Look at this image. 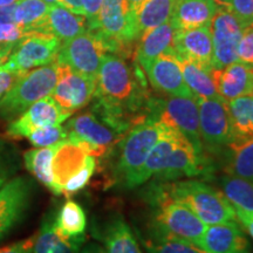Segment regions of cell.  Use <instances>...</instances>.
<instances>
[{
	"label": "cell",
	"mask_w": 253,
	"mask_h": 253,
	"mask_svg": "<svg viewBox=\"0 0 253 253\" xmlns=\"http://www.w3.org/2000/svg\"><path fill=\"white\" fill-rule=\"evenodd\" d=\"M149 99L143 73L125 56L106 53L97 73L91 108L134 126L148 118Z\"/></svg>",
	"instance_id": "obj_1"
},
{
	"label": "cell",
	"mask_w": 253,
	"mask_h": 253,
	"mask_svg": "<svg viewBox=\"0 0 253 253\" xmlns=\"http://www.w3.org/2000/svg\"><path fill=\"white\" fill-rule=\"evenodd\" d=\"M162 188L170 197L181 202L205 225L238 223L232 204L221 191L197 179L164 183Z\"/></svg>",
	"instance_id": "obj_2"
},
{
	"label": "cell",
	"mask_w": 253,
	"mask_h": 253,
	"mask_svg": "<svg viewBox=\"0 0 253 253\" xmlns=\"http://www.w3.org/2000/svg\"><path fill=\"white\" fill-rule=\"evenodd\" d=\"M153 235L178 239L195 245L207 225L188 207L164 191L162 185L154 189Z\"/></svg>",
	"instance_id": "obj_3"
},
{
	"label": "cell",
	"mask_w": 253,
	"mask_h": 253,
	"mask_svg": "<svg viewBox=\"0 0 253 253\" xmlns=\"http://www.w3.org/2000/svg\"><path fill=\"white\" fill-rule=\"evenodd\" d=\"M59 79V65L48 63L24 73L0 97V118L13 121L33 103L52 95Z\"/></svg>",
	"instance_id": "obj_4"
},
{
	"label": "cell",
	"mask_w": 253,
	"mask_h": 253,
	"mask_svg": "<svg viewBox=\"0 0 253 253\" xmlns=\"http://www.w3.org/2000/svg\"><path fill=\"white\" fill-rule=\"evenodd\" d=\"M147 115L181 132L198 156L208 161L199 130L198 104L195 96L167 95L166 97H150Z\"/></svg>",
	"instance_id": "obj_5"
},
{
	"label": "cell",
	"mask_w": 253,
	"mask_h": 253,
	"mask_svg": "<svg viewBox=\"0 0 253 253\" xmlns=\"http://www.w3.org/2000/svg\"><path fill=\"white\" fill-rule=\"evenodd\" d=\"M88 31L101 38L108 53L121 56L128 54L129 46L141 37L128 0H103L96 24Z\"/></svg>",
	"instance_id": "obj_6"
},
{
	"label": "cell",
	"mask_w": 253,
	"mask_h": 253,
	"mask_svg": "<svg viewBox=\"0 0 253 253\" xmlns=\"http://www.w3.org/2000/svg\"><path fill=\"white\" fill-rule=\"evenodd\" d=\"M169 130V126L163 123L147 118L126 132L119 142V155L115 164V175L119 181L126 182L143 166L148 155Z\"/></svg>",
	"instance_id": "obj_7"
},
{
	"label": "cell",
	"mask_w": 253,
	"mask_h": 253,
	"mask_svg": "<svg viewBox=\"0 0 253 253\" xmlns=\"http://www.w3.org/2000/svg\"><path fill=\"white\" fill-rule=\"evenodd\" d=\"M61 41L43 32H26L23 40L0 67L6 71L28 72L54 62Z\"/></svg>",
	"instance_id": "obj_8"
},
{
	"label": "cell",
	"mask_w": 253,
	"mask_h": 253,
	"mask_svg": "<svg viewBox=\"0 0 253 253\" xmlns=\"http://www.w3.org/2000/svg\"><path fill=\"white\" fill-rule=\"evenodd\" d=\"M106 53L108 50L101 38L87 30L80 36L61 43L56 61L80 74L96 79Z\"/></svg>",
	"instance_id": "obj_9"
},
{
	"label": "cell",
	"mask_w": 253,
	"mask_h": 253,
	"mask_svg": "<svg viewBox=\"0 0 253 253\" xmlns=\"http://www.w3.org/2000/svg\"><path fill=\"white\" fill-rule=\"evenodd\" d=\"M199 113V130L205 154H221L232 138L227 102L218 99H196Z\"/></svg>",
	"instance_id": "obj_10"
},
{
	"label": "cell",
	"mask_w": 253,
	"mask_h": 253,
	"mask_svg": "<svg viewBox=\"0 0 253 253\" xmlns=\"http://www.w3.org/2000/svg\"><path fill=\"white\" fill-rule=\"evenodd\" d=\"M34 194V183L27 176L12 177L0 188V240L24 219Z\"/></svg>",
	"instance_id": "obj_11"
},
{
	"label": "cell",
	"mask_w": 253,
	"mask_h": 253,
	"mask_svg": "<svg viewBox=\"0 0 253 253\" xmlns=\"http://www.w3.org/2000/svg\"><path fill=\"white\" fill-rule=\"evenodd\" d=\"M66 128L68 138H77L93 145L102 156L126 134L91 109L72 118L66 123Z\"/></svg>",
	"instance_id": "obj_12"
},
{
	"label": "cell",
	"mask_w": 253,
	"mask_h": 253,
	"mask_svg": "<svg viewBox=\"0 0 253 253\" xmlns=\"http://www.w3.org/2000/svg\"><path fill=\"white\" fill-rule=\"evenodd\" d=\"M213 42V68L238 61V46L244 27L225 7H218L210 25Z\"/></svg>",
	"instance_id": "obj_13"
},
{
	"label": "cell",
	"mask_w": 253,
	"mask_h": 253,
	"mask_svg": "<svg viewBox=\"0 0 253 253\" xmlns=\"http://www.w3.org/2000/svg\"><path fill=\"white\" fill-rule=\"evenodd\" d=\"M58 62V61H56ZM59 79L50 96L69 114L78 112L91 102L96 88V79L73 71L59 63Z\"/></svg>",
	"instance_id": "obj_14"
},
{
	"label": "cell",
	"mask_w": 253,
	"mask_h": 253,
	"mask_svg": "<svg viewBox=\"0 0 253 253\" xmlns=\"http://www.w3.org/2000/svg\"><path fill=\"white\" fill-rule=\"evenodd\" d=\"M72 114L65 112L52 96L37 101L27 110L9 122L7 135L12 138H24L32 131L42 126L61 125L71 118Z\"/></svg>",
	"instance_id": "obj_15"
},
{
	"label": "cell",
	"mask_w": 253,
	"mask_h": 253,
	"mask_svg": "<svg viewBox=\"0 0 253 253\" xmlns=\"http://www.w3.org/2000/svg\"><path fill=\"white\" fill-rule=\"evenodd\" d=\"M141 67L151 86L160 93L176 96H194L186 86L181 66L172 50L144 63Z\"/></svg>",
	"instance_id": "obj_16"
},
{
	"label": "cell",
	"mask_w": 253,
	"mask_h": 253,
	"mask_svg": "<svg viewBox=\"0 0 253 253\" xmlns=\"http://www.w3.org/2000/svg\"><path fill=\"white\" fill-rule=\"evenodd\" d=\"M195 246L208 253H252V246L238 223L208 225Z\"/></svg>",
	"instance_id": "obj_17"
},
{
	"label": "cell",
	"mask_w": 253,
	"mask_h": 253,
	"mask_svg": "<svg viewBox=\"0 0 253 253\" xmlns=\"http://www.w3.org/2000/svg\"><path fill=\"white\" fill-rule=\"evenodd\" d=\"M172 53L191 60L205 69L213 68V42L210 25L189 30H177Z\"/></svg>",
	"instance_id": "obj_18"
},
{
	"label": "cell",
	"mask_w": 253,
	"mask_h": 253,
	"mask_svg": "<svg viewBox=\"0 0 253 253\" xmlns=\"http://www.w3.org/2000/svg\"><path fill=\"white\" fill-rule=\"evenodd\" d=\"M218 95L226 102L253 93V67L236 61L226 67L212 69Z\"/></svg>",
	"instance_id": "obj_19"
},
{
	"label": "cell",
	"mask_w": 253,
	"mask_h": 253,
	"mask_svg": "<svg viewBox=\"0 0 253 253\" xmlns=\"http://www.w3.org/2000/svg\"><path fill=\"white\" fill-rule=\"evenodd\" d=\"M54 36L62 42L80 36L87 31V19L84 15L73 13L59 4L49 5L46 17L33 30Z\"/></svg>",
	"instance_id": "obj_20"
},
{
	"label": "cell",
	"mask_w": 253,
	"mask_h": 253,
	"mask_svg": "<svg viewBox=\"0 0 253 253\" xmlns=\"http://www.w3.org/2000/svg\"><path fill=\"white\" fill-rule=\"evenodd\" d=\"M88 155L80 143L69 138L58 145L52 163L55 195H62L63 185L84 167Z\"/></svg>",
	"instance_id": "obj_21"
},
{
	"label": "cell",
	"mask_w": 253,
	"mask_h": 253,
	"mask_svg": "<svg viewBox=\"0 0 253 253\" xmlns=\"http://www.w3.org/2000/svg\"><path fill=\"white\" fill-rule=\"evenodd\" d=\"M218 7L213 0H175L170 20L177 30L209 26Z\"/></svg>",
	"instance_id": "obj_22"
},
{
	"label": "cell",
	"mask_w": 253,
	"mask_h": 253,
	"mask_svg": "<svg viewBox=\"0 0 253 253\" xmlns=\"http://www.w3.org/2000/svg\"><path fill=\"white\" fill-rule=\"evenodd\" d=\"M179 131L169 126V130L155 144V147L150 151V154L148 155L147 160H145L141 169L126 182V184L125 185L126 188L132 189L136 188V186H140L144 182L149 181L151 177H156L157 178L167 166L170 153H171L173 145L176 143Z\"/></svg>",
	"instance_id": "obj_23"
},
{
	"label": "cell",
	"mask_w": 253,
	"mask_h": 253,
	"mask_svg": "<svg viewBox=\"0 0 253 253\" xmlns=\"http://www.w3.org/2000/svg\"><path fill=\"white\" fill-rule=\"evenodd\" d=\"M176 31L175 25L169 20L142 34L136 47V61L138 65L142 66L160 55L171 52Z\"/></svg>",
	"instance_id": "obj_24"
},
{
	"label": "cell",
	"mask_w": 253,
	"mask_h": 253,
	"mask_svg": "<svg viewBox=\"0 0 253 253\" xmlns=\"http://www.w3.org/2000/svg\"><path fill=\"white\" fill-rule=\"evenodd\" d=\"M223 153L227 175L253 183V137H232Z\"/></svg>",
	"instance_id": "obj_25"
},
{
	"label": "cell",
	"mask_w": 253,
	"mask_h": 253,
	"mask_svg": "<svg viewBox=\"0 0 253 253\" xmlns=\"http://www.w3.org/2000/svg\"><path fill=\"white\" fill-rule=\"evenodd\" d=\"M84 239H66L56 232L54 217L43 219L36 235L33 253H79Z\"/></svg>",
	"instance_id": "obj_26"
},
{
	"label": "cell",
	"mask_w": 253,
	"mask_h": 253,
	"mask_svg": "<svg viewBox=\"0 0 253 253\" xmlns=\"http://www.w3.org/2000/svg\"><path fill=\"white\" fill-rule=\"evenodd\" d=\"M176 56V55H175ZM181 66L183 78L186 86L196 99H218L216 84H214L212 71H209L197 65L191 60L176 56Z\"/></svg>",
	"instance_id": "obj_27"
},
{
	"label": "cell",
	"mask_w": 253,
	"mask_h": 253,
	"mask_svg": "<svg viewBox=\"0 0 253 253\" xmlns=\"http://www.w3.org/2000/svg\"><path fill=\"white\" fill-rule=\"evenodd\" d=\"M104 253H142L137 239L122 217H114L103 232Z\"/></svg>",
	"instance_id": "obj_28"
},
{
	"label": "cell",
	"mask_w": 253,
	"mask_h": 253,
	"mask_svg": "<svg viewBox=\"0 0 253 253\" xmlns=\"http://www.w3.org/2000/svg\"><path fill=\"white\" fill-rule=\"evenodd\" d=\"M54 227L56 232L66 239H84L86 212L80 204L68 199L54 217Z\"/></svg>",
	"instance_id": "obj_29"
},
{
	"label": "cell",
	"mask_w": 253,
	"mask_h": 253,
	"mask_svg": "<svg viewBox=\"0 0 253 253\" xmlns=\"http://www.w3.org/2000/svg\"><path fill=\"white\" fill-rule=\"evenodd\" d=\"M220 185L237 216H253V183L226 175L220 178Z\"/></svg>",
	"instance_id": "obj_30"
},
{
	"label": "cell",
	"mask_w": 253,
	"mask_h": 253,
	"mask_svg": "<svg viewBox=\"0 0 253 253\" xmlns=\"http://www.w3.org/2000/svg\"><path fill=\"white\" fill-rule=\"evenodd\" d=\"M59 144L46 148H34L26 151L24 155V164L27 171L31 172L40 183L47 186L53 194L55 192V185L52 163Z\"/></svg>",
	"instance_id": "obj_31"
},
{
	"label": "cell",
	"mask_w": 253,
	"mask_h": 253,
	"mask_svg": "<svg viewBox=\"0 0 253 253\" xmlns=\"http://www.w3.org/2000/svg\"><path fill=\"white\" fill-rule=\"evenodd\" d=\"M175 0H143L135 11L140 34L160 26L171 18Z\"/></svg>",
	"instance_id": "obj_32"
},
{
	"label": "cell",
	"mask_w": 253,
	"mask_h": 253,
	"mask_svg": "<svg viewBox=\"0 0 253 253\" xmlns=\"http://www.w3.org/2000/svg\"><path fill=\"white\" fill-rule=\"evenodd\" d=\"M232 137H253V95L227 102Z\"/></svg>",
	"instance_id": "obj_33"
},
{
	"label": "cell",
	"mask_w": 253,
	"mask_h": 253,
	"mask_svg": "<svg viewBox=\"0 0 253 253\" xmlns=\"http://www.w3.org/2000/svg\"><path fill=\"white\" fill-rule=\"evenodd\" d=\"M48 9L49 5L43 0H19L15 4L14 23L26 33L43 20Z\"/></svg>",
	"instance_id": "obj_34"
},
{
	"label": "cell",
	"mask_w": 253,
	"mask_h": 253,
	"mask_svg": "<svg viewBox=\"0 0 253 253\" xmlns=\"http://www.w3.org/2000/svg\"><path fill=\"white\" fill-rule=\"evenodd\" d=\"M20 168V151L14 144L0 138V188L17 175Z\"/></svg>",
	"instance_id": "obj_35"
},
{
	"label": "cell",
	"mask_w": 253,
	"mask_h": 253,
	"mask_svg": "<svg viewBox=\"0 0 253 253\" xmlns=\"http://www.w3.org/2000/svg\"><path fill=\"white\" fill-rule=\"evenodd\" d=\"M148 253H201L197 246L178 239L164 238L151 235L149 238L142 239Z\"/></svg>",
	"instance_id": "obj_36"
},
{
	"label": "cell",
	"mask_w": 253,
	"mask_h": 253,
	"mask_svg": "<svg viewBox=\"0 0 253 253\" xmlns=\"http://www.w3.org/2000/svg\"><path fill=\"white\" fill-rule=\"evenodd\" d=\"M31 144L36 148L53 147L68 138V130L66 126L54 125L42 126L33 130L27 136Z\"/></svg>",
	"instance_id": "obj_37"
},
{
	"label": "cell",
	"mask_w": 253,
	"mask_h": 253,
	"mask_svg": "<svg viewBox=\"0 0 253 253\" xmlns=\"http://www.w3.org/2000/svg\"><path fill=\"white\" fill-rule=\"evenodd\" d=\"M25 34V31L17 24L0 23V65L13 53Z\"/></svg>",
	"instance_id": "obj_38"
},
{
	"label": "cell",
	"mask_w": 253,
	"mask_h": 253,
	"mask_svg": "<svg viewBox=\"0 0 253 253\" xmlns=\"http://www.w3.org/2000/svg\"><path fill=\"white\" fill-rule=\"evenodd\" d=\"M96 157L93 156V155H88L84 167L63 185L62 195L69 197V196L81 191L89 183L91 176H93L95 169H96Z\"/></svg>",
	"instance_id": "obj_39"
},
{
	"label": "cell",
	"mask_w": 253,
	"mask_h": 253,
	"mask_svg": "<svg viewBox=\"0 0 253 253\" xmlns=\"http://www.w3.org/2000/svg\"><path fill=\"white\" fill-rule=\"evenodd\" d=\"M227 9L238 19L243 27L253 23V0H229Z\"/></svg>",
	"instance_id": "obj_40"
},
{
	"label": "cell",
	"mask_w": 253,
	"mask_h": 253,
	"mask_svg": "<svg viewBox=\"0 0 253 253\" xmlns=\"http://www.w3.org/2000/svg\"><path fill=\"white\" fill-rule=\"evenodd\" d=\"M238 61L253 67V23L243 30L238 46Z\"/></svg>",
	"instance_id": "obj_41"
},
{
	"label": "cell",
	"mask_w": 253,
	"mask_h": 253,
	"mask_svg": "<svg viewBox=\"0 0 253 253\" xmlns=\"http://www.w3.org/2000/svg\"><path fill=\"white\" fill-rule=\"evenodd\" d=\"M84 6V17L87 19V30H90L96 24L103 0H81Z\"/></svg>",
	"instance_id": "obj_42"
},
{
	"label": "cell",
	"mask_w": 253,
	"mask_h": 253,
	"mask_svg": "<svg viewBox=\"0 0 253 253\" xmlns=\"http://www.w3.org/2000/svg\"><path fill=\"white\" fill-rule=\"evenodd\" d=\"M34 242H36V236H32L31 238L20 240L14 244L0 249V253H33Z\"/></svg>",
	"instance_id": "obj_43"
},
{
	"label": "cell",
	"mask_w": 253,
	"mask_h": 253,
	"mask_svg": "<svg viewBox=\"0 0 253 253\" xmlns=\"http://www.w3.org/2000/svg\"><path fill=\"white\" fill-rule=\"evenodd\" d=\"M58 4L63 6L65 8L69 9L73 13L84 15V6H82L81 0H58Z\"/></svg>",
	"instance_id": "obj_44"
},
{
	"label": "cell",
	"mask_w": 253,
	"mask_h": 253,
	"mask_svg": "<svg viewBox=\"0 0 253 253\" xmlns=\"http://www.w3.org/2000/svg\"><path fill=\"white\" fill-rule=\"evenodd\" d=\"M15 4H17V2H15ZM15 4H12L8 6H2V7H0V23L15 24L14 23Z\"/></svg>",
	"instance_id": "obj_45"
},
{
	"label": "cell",
	"mask_w": 253,
	"mask_h": 253,
	"mask_svg": "<svg viewBox=\"0 0 253 253\" xmlns=\"http://www.w3.org/2000/svg\"><path fill=\"white\" fill-rule=\"evenodd\" d=\"M237 219L253 239V216H237Z\"/></svg>",
	"instance_id": "obj_46"
},
{
	"label": "cell",
	"mask_w": 253,
	"mask_h": 253,
	"mask_svg": "<svg viewBox=\"0 0 253 253\" xmlns=\"http://www.w3.org/2000/svg\"><path fill=\"white\" fill-rule=\"evenodd\" d=\"M79 253H104V250L97 244H88L82 248Z\"/></svg>",
	"instance_id": "obj_47"
},
{
	"label": "cell",
	"mask_w": 253,
	"mask_h": 253,
	"mask_svg": "<svg viewBox=\"0 0 253 253\" xmlns=\"http://www.w3.org/2000/svg\"><path fill=\"white\" fill-rule=\"evenodd\" d=\"M128 1H129V4L131 5V7L134 8V11H136L138 6L141 5V2L143 1V0H128Z\"/></svg>",
	"instance_id": "obj_48"
},
{
	"label": "cell",
	"mask_w": 253,
	"mask_h": 253,
	"mask_svg": "<svg viewBox=\"0 0 253 253\" xmlns=\"http://www.w3.org/2000/svg\"><path fill=\"white\" fill-rule=\"evenodd\" d=\"M19 0H0V7H2V6H8V5H12V4H15V2H18Z\"/></svg>",
	"instance_id": "obj_49"
},
{
	"label": "cell",
	"mask_w": 253,
	"mask_h": 253,
	"mask_svg": "<svg viewBox=\"0 0 253 253\" xmlns=\"http://www.w3.org/2000/svg\"><path fill=\"white\" fill-rule=\"evenodd\" d=\"M213 1L216 2V4L219 6V7L227 8V1H229V0H213Z\"/></svg>",
	"instance_id": "obj_50"
},
{
	"label": "cell",
	"mask_w": 253,
	"mask_h": 253,
	"mask_svg": "<svg viewBox=\"0 0 253 253\" xmlns=\"http://www.w3.org/2000/svg\"><path fill=\"white\" fill-rule=\"evenodd\" d=\"M201 253H208V252H203V251H201Z\"/></svg>",
	"instance_id": "obj_51"
},
{
	"label": "cell",
	"mask_w": 253,
	"mask_h": 253,
	"mask_svg": "<svg viewBox=\"0 0 253 253\" xmlns=\"http://www.w3.org/2000/svg\"><path fill=\"white\" fill-rule=\"evenodd\" d=\"M252 95H253V93H252Z\"/></svg>",
	"instance_id": "obj_52"
},
{
	"label": "cell",
	"mask_w": 253,
	"mask_h": 253,
	"mask_svg": "<svg viewBox=\"0 0 253 253\" xmlns=\"http://www.w3.org/2000/svg\"><path fill=\"white\" fill-rule=\"evenodd\" d=\"M0 66H1V65H0Z\"/></svg>",
	"instance_id": "obj_53"
}]
</instances>
